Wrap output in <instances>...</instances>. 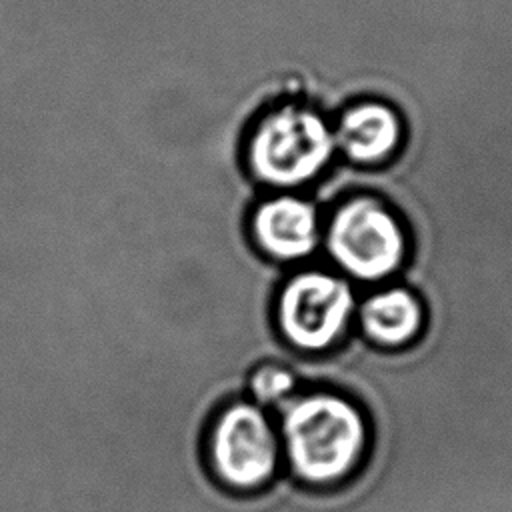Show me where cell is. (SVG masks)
I'll return each instance as SVG.
<instances>
[{"instance_id":"1","label":"cell","mask_w":512,"mask_h":512,"mask_svg":"<svg viewBox=\"0 0 512 512\" xmlns=\"http://www.w3.org/2000/svg\"><path fill=\"white\" fill-rule=\"evenodd\" d=\"M284 470L298 484L346 482L368 450V420L358 404L328 388H302L274 412Z\"/></svg>"},{"instance_id":"2","label":"cell","mask_w":512,"mask_h":512,"mask_svg":"<svg viewBox=\"0 0 512 512\" xmlns=\"http://www.w3.org/2000/svg\"><path fill=\"white\" fill-rule=\"evenodd\" d=\"M336 158L332 118L296 98L276 102L260 114L244 148L250 178L272 192L314 186Z\"/></svg>"},{"instance_id":"3","label":"cell","mask_w":512,"mask_h":512,"mask_svg":"<svg viewBox=\"0 0 512 512\" xmlns=\"http://www.w3.org/2000/svg\"><path fill=\"white\" fill-rule=\"evenodd\" d=\"M408 256V236L396 212L378 196L356 192L322 214L320 262L358 286L388 284Z\"/></svg>"},{"instance_id":"4","label":"cell","mask_w":512,"mask_h":512,"mask_svg":"<svg viewBox=\"0 0 512 512\" xmlns=\"http://www.w3.org/2000/svg\"><path fill=\"white\" fill-rule=\"evenodd\" d=\"M202 450L212 480L232 494L260 492L284 468L274 414L246 396L214 412Z\"/></svg>"},{"instance_id":"5","label":"cell","mask_w":512,"mask_h":512,"mask_svg":"<svg viewBox=\"0 0 512 512\" xmlns=\"http://www.w3.org/2000/svg\"><path fill=\"white\" fill-rule=\"evenodd\" d=\"M358 300V284L334 268L322 262L298 266L276 292L278 336L300 354H324L352 328Z\"/></svg>"},{"instance_id":"6","label":"cell","mask_w":512,"mask_h":512,"mask_svg":"<svg viewBox=\"0 0 512 512\" xmlns=\"http://www.w3.org/2000/svg\"><path fill=\"white\" fill-rule=\"evenodd\" d=\"M246 234L266 260L290 268L320 262L322 210L304 192H270L246 216Z\"/></svg>"},{"instance_id":"7","label":"cell","mask_w":512,"mask_h":512,"mask_svg":"<svg viewBox=\"0 0 512 512\" xmlns=\"http://www.w3.org/2000/svg\"><path fill=\"white\" fill-rule=\"evenodd\" d=\"M336 154L356 168L388 164L404 140L398 110L380 98H360L332 116Z\"/></svg>"},{"instance_id":"8","label":"cell","mask_w":512,"mask_h":512,"mask_svg":"<svg viewBox=\"0 0 512 512\" xmlns=\"http://www.w3.org/2000/svg\"><path fill=\"white\" fill-rule=\"evenodd\" d=\"M358 288L354 326L368 342L380 348H404L420 336L424 306L410 288L394 282Z\"/></svg>"},{"instance_id":"9","label":"cell","mask_w":512,"mask_h":512,"mask_svg":"<svg viewBox=\"0 0 512 512\" xmlns=\"http://www.w3.org/2000/svg\"><path fill=\"white\" fill-rule=\"evenodd\" d=\"M302 390L296 372L282 360H264L250 368L244 382V396L274 412Z\"/></svg>"}]
</instances>
